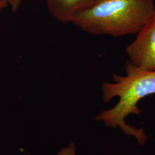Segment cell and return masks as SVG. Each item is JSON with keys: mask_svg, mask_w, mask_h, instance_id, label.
<instances>
[{"mask_svg": "<svg viewBox=\"0 0 155 155\" xmlns=\"http://www.w3.org/2000/svg\"><path fill=\"white\" fill-rule=\"evenodd\" d=\"M125 76L113 74L114 83L102 84V97L107 102L114 97L119 101L110 109L102 111L95 119L103 122L107 127L119 128L123 133L136 139L143 145L148 140V136L143 128H138L127 124L125 120L131 114L140 115L138 107L140 100L155 94V71H150L135 66L130 61L125 66Z\"/></svg>", "mask_w": 155, "mask_h": 155, "instance_id": "6da1fadb", "label": "cell"}, {"mask_svg": "<svg viewBox=\"0 0 155 155\" xmlns=\"http://www.w3.org/2000/svg\"><path fill=\"white\" fill-rule=\"evenodd\" d=\"M155 12L154 0H97L71 22L92 35L120 37L138 33Z\"/></svg>", "mask_w": 155, "mask_h": 155, "instance_id": "7a4b0ae2", "label": "cell"}, {"mask_svg": "<svg viewBox=\"0 0 155 155\" xmlns=\"http://www.w3.org/2000/svg\"><path fill=\"white\" fill-rule=\"evenodd\" d=\"M126 51L133 65L146 71H155V12Z\"/></svg>", "mask_w": 155, "mask_h": 155, "instance_id": "3957f363", "label": "cell"}, {"mask_svg": "<svg viewBox=\"0 0 155 155\" xmlns=\"http://www.w3.org/2000/svg\"><path fill=\"white\" fill-rule=\"evenodd\" d=\"M97 0H47L51 15L59 22H71L77 14L94 5Z\"/></svg>", "mask_w": 155, "mask_h": 155, "instance_id": "277c9868", "label": "cell"}, {"mask_svg": "<svg viewBox=\"0 0 155 155\" xmlns=\"http://www.w3.org/2000/svg\"><path fill=\"white\" fill-rule=\"evenodd\" d=\"M13 12H16L20 7L22 0H6Z\"/></svg>", "mask_w": 155, "mask_h": 155, "instance_id": "8992f818", "label": "cell"}, {"mask_svg": "<svg viewBox=\"0 0 155 155\" xmlns=\"http://www.w3.org/2000/svg\"><path fill=\"white\" fill-rule=\"evenodd\" d=\"M8 6V4L6 0H0V13Z\"/></svg>", "mask_w": 155, "mask_h": 155, "instance_id": "52a82bcc", "label": "cell"}, {"mask_svg": "<svg viewBox=\"0 0 155 155\" xmlns=\"http://www.w3.org/2000/svg\"><path fill=\"white\" fill-rule=\"evenodd\" d=\"M77 147L74 143H71L68 146L62 148L58 152L57 155H76Z\"/></svg>", "mask_w": 155, "mask_h": 155, "instance_id": "5b68a950", "label": "cell"}]
</instances>
